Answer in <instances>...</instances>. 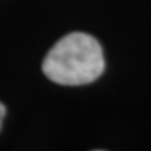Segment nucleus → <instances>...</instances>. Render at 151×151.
Segmentation results:
<instances>
[{"label": "nucleus", "mask_w": 151, "mask_h": 151, "mask_svg": "<svg viewBox=\"0 0 151 151\" xmlns=\"http://www.w3.org/2000/svg\"><path fill=\"white\" fill-rule=\"evenodd\" d=\"M43 74L54 83L77 86L97 80L105 70L100 43L86 32H70L48 51Z\"/></svg>", "instance_id": "obj_1"}, {"label": "nucleus", "mask_w": 151, "mask_h": 151, "mask_svg": "<svg viewBox=\"0 0 151 151\" xmlns=\"http://www.w3.org/2000/svg\"><path fill=\"white\" fill-rule=\"evenodd\" d=\"M5 116H6V108H5V105L2 104V102H0V129H2V123H3Z\"/></svg>", "instance_id": "obj_2"}]
</instances>
